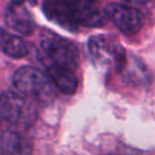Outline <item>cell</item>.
I'll use <instances>...</instances> for the list:
<instances>
[{"instance_id": "6da1fadb", "label": "cell", "mask_w": 155, "mask_h": 155, "mask_svg": "<svg viewBox=\"0 0 155 155\" xmlns=\"http://www.w3.org/2000/svg\"><path fill=\"white\" fill-rule=\"evenodd\" d=\"M96 0H46L47 15L67 25L101 27L104 16L93 6Z\"/></svg>"}, {"instance_id": "7a4b0ae2", "label": "cell", "mask_w": 155, "mask_h": 155, "mask_svg": "<svg viewBox=\"0 0 155 155\" xmlns=\"http://www.w3.org/2000/svg\"><path fill=\"white\" fill-rule=\"evenodd\" d=\"M17 91L40 104H47L54 98V90L50 78L33 67H23L13 75Z\"/></svg>"}, {"instance_id": "3957f363", "label": "cell", "mask_w": 155, "mask_h": 155, "mask_svg": "<svg viewBox=\"0 0 155 155\" xmlns=\"http://www.w3.org/2000/svg\"><path fill=\"white\" fill-rule=\"evenodd\" d=\"M0 116L18 127H30L38 117L36 108L21 93L6 91L0 94Z\"/></svg>"}, {"instance_id": "277c9868", "label": "cell", "mask_w": 155, "mask_h": 155, "mask_svg": "<svg viewBox=\"0 0 155 155\" xmlns=\"http://www.w3.org/2000/svg\"><path fill=\"white\" fill-rule=\"evenodd\" d=\"M88 50L92 59L98 67L105 69L122 70L126 67V52L113 39L97 35L90 39Z\"/></svg>"}, {"instance_id": "5b68a950", "label": "cell", "mask_w": 155, "mask_h": 155, "mask_svg": "<svg viewBox=\"0 0 155 155\" xmlns=\"http://www.w3.org/2000/svg\"><path fill=\"white\" fill-rule=\"evenodd\" d=\"M41 48L51 63L74 70L79 65L76 46L52 31H45L40 40Z\"/></svg>"}, {"instance_id": "8992f818", "label": "cell", "mask_w": 155, "mask_h": 155, "mask_svg": "<svg viewBox=\"0 0 155 155\" xmlns=\"http://www.w3.org/2000/svg\"><path fill=\"white\" fill-rule=\"evenodd\" d=\"M105 17H108L115 27L126 35L138 33L143 25V15L131 5L109 4L105 7Z\"/></svg>"}, {"instance_id": "52a82bcc", "label": "cell", "mask_w": 155, "mask_h": 155, "mask_svg": "<svg viewBox=\"0 0 155 155\" xmlns=\"http://www.w3.org/2000/svg\"><path fill=\"white\" fill-rule=\"evenodd\" d=\"M6 23L17 33L29 35L34 30V21L23 2L12 0L6 10Z\"/></svg>"}, {"instance_id": "ba28073f", "label": "cell", "mask_w": 155, "mask_h": 155, "mask_svg": "<svg viewBox=\"0 0 155 155\" xmlns=\"http://www.w3.org/2000/svg\"><path fill=\"white\" fill-rule=\"evenodd\" d=\"M47 73L50 80L64 94H73L76 91L78 80L74 74V70L50 62V64L47 65Z\"/></svg>"}, {"instance_id": "9c48e42d", "label": "cell", "mask_w": 155, "mask_h": 155, "mask_svg": "<svg viewBox=\"0 0 155 155\" xmlns=\"http://www.w3.org/2000/svg\"><path fill=\"white\" fill-rule=\"evenodd\" d=\"M0 155H31L30 143L12 131L0 133Z\"/></svg>"}, {"instance_id": "30bf717a", "label": "cell", "mask_w": 155, "mask_h": 155, "mask_svg": "<svg viewBox=\"0 0 155 155\" xmlns=\"http://www.w3.org/2000/svg\"><path fill=\"white\" fill-rule=\"evenodd\" d=\"M0 50L12 58H22L28 53L25 41L6 30H0Z\"/></svg>"}, {"instance_id": "8fae6325", "label": "cell", "mask_w": 155, "mask_h": 155, "mask_svg": "<svg viewBox=\"0 0 155 155\" xmlns=\"http://www.w3.org/2000/svg\"><path fill=\"white\" fill-rule=\"evenodd\" d=\"M130 4H133V5H140V4H144L147 0H125Z\"/></svg>"}, {"instance_id": "7c38bea8", "label": "cell", "mask_w": 155, "mask_h": 155, "mask_svg": "<svg viewBox=\"0 0 155 155\" xmlns=\"http://www.w3.org/2000/svg\"><path fill=\"white\" fill-rule=\"evenodd\" d=\"M17 1H21V2H31V4L35 2V0H17Z\"/></svg>"}]
</instances>
